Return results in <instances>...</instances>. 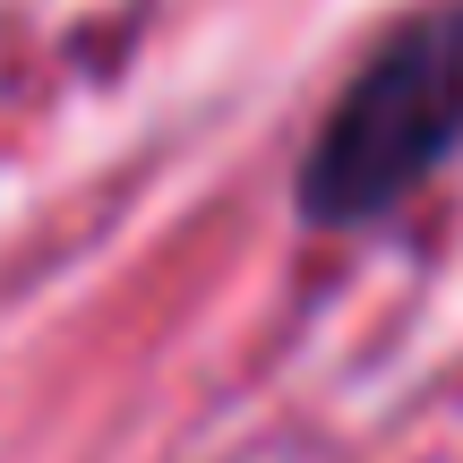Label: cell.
Masks as SVG:
<instances>
[{
  "label": "cell",
  "instance_id": "1",
  "mask_svg": "<svg viewBox=\"0 0 463 463\" xmlns=\"http://www.w3.org/2000/svg\"><path fill=\"white\" fill-rule=\"evenodd\" d=\"M463 137V0L412 9L344 78L326 129L300 155V206L317 223H369L403 206Z\"/></svg>",
  "mask_w": 463,
  "mask_h": 463
}]
</instances>
